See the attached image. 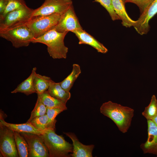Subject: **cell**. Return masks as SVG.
<instances>
[{
    "instance_id": "obj_1",
    "label": "cell",
    "mask_w": 157,
    "mask_h": 157,
    "mask_svg": "<svg viewBox=\"0 0 157 157\" xmlns=\"http://www.w3.org/2000/svg\"><path fill=\"white\" fill-rule=\"evenodd\" d=\"M100 111L104 115L111 119L121 132L123 133L127 132L134 116L133 109L109 101L102 104Z\"/></svg>"
},
{
    "instance_id": "obj_2",
    "label": "cell",
    "mask_w": 157,
    "mask_h": 157,
    "mask_svg": "<svg viewBox=\"0 0 157 157\" xmlns=\"http://www.w3.org/2000/svg\"><path fill=\"white\" fill-rule=\"evenodd\" d=\"M67 33L60 32L53 28L42 36L34 38L32 43L46 45L49 56L54 59H65L68 48L65 44L64 40Z\"/></svg>"
},
{
    "instance_id": "obj_3",
    "label": "cell",
    "mask_w": 157,
    "mask_h": 157,
    "mask_svg": "<svg viewBox=\"0 0 157 157\" xmlns=\"http://www.w3.org/2000/svg\"><path fill=\"white\" fill-rule=\"evenodd\" d=\"M55 130L48 129L40 135L46 145L50 157H69L73 144L66 141L62 135L57 134Z\"/></svg>"
},
{
    "instance_id": "obj_4",
    "label": "cell",
    "mask_w": 157,
    "mask_h": 157,
    "mask_svg": "<svg viewBox=\"0 0 157 157\" xmlns=\"http://www.w3.org/2000/svg\"><path fill=\"white\" fill-rule=\"evenodd\" d=\"M0 36L10 42L16 48L28 46L35 38L33 32L25 23L0 31Z\"/></svg>"
},
{
    "instance_id": "obj_5",
    "label": "cell",
    "mask_w": 157,
    "mask_h": 157,
    "mask_svg": "<svg viewBox=\"0 0 157 157\" xmlns=\"http://www.w3.org/2000/svg\"><path fill=\"white\" fill-rule=\"evenodd\" d=\"M61 14L54 13L31 18L25 23L33 32L35 38L42 36L53 29L59 22Z\"/></svg>"
},
{
    "instance_id": "obj_6",
    "label": "cell",
    "mask_w": 157,
    "mask_h": 157,
    "mask_svg": "<svg viewBox=\"0 0 157 157\" xmlns=\"http://www.w3.org/2000/svg\"><path fill=\"white\" fill-rule=\"evenodd\" d=\"M33 10L26 6L9 12L0 19V31L25 24L31 18Z\"/></svg>"
},
{
    "instance_id": "obj_7",
    "label": "cell",
    "mask_w": 157,
    "mask_h": 157,
    "mask_svg": "<svg viewBox=\"0 0 157 157\" xmlns=\"http://www.w3.org/2000/svg\"><path fill=\"white\" fill-rule=\"evenodd\" d=\"M72 5V0H44L40 7L33 10L31 18L54 13L62 15Z\"/></svg>"
},
{
    "instance_id": "obj_8",
    "label": "cell",
    "mask_w": 157,
    "mask_h": 157,
    "mask_svg": "<svg viewBox=\"0 0 157 157\" xmlns=\"http://www.w3.org/2000/svg\"><path fill=\"white\" fill-rule=\"evenodd\" d=\"M0 151L2 157H19L14 131L1 123Z\"/></svg>"
},
{
    "instance_id": "obj_9",
    "label": "cell",
    "mask_w": 157,
    "mask_h": 157,
    "mask_svg": "<svg viewBox=\"0 0 157 157\" xmlns=\"http://www.w3.org/2000/svg\"><path fill=\"white\" fill-rule=\"evenodd\" d=\"M27 142L29 157H50L48 149L40 135L29 133H20Z\"/></svg>"
},
{
    "instance_id": "obj_10",
    "label": "cell",
    "mask_w": 157,
    "mask_h": 157,
    "mask_svg": "<svg viewBox=\"0 0 157 157\" xmlns=\"http://www.w3.org/2000/svg\"><path fill=\"white\" fill-rule=\"evenodd\" d=\"M57 31L65 33L82 29L75 13L73 6H70L62 15L57 24L54 28Z\"/></svg>"
},
{
    "instance_id": "obj_11",
    "label": "cell",
    "mask_w": 157,
    "mask_h": 157,
    "mask_svg": "<svg viewBox=\"0 0 157 157\" xmlns=\"http://www.w3.org/2000/svg\"><path fill=\"white\" fill-rule=\"evenodd\" d=\"M157 13V0H154L141 13L133 26L140 35L147 34L149 31L150 20Z\"/></svg>"
},
{
    "instance_id": "obj_12",
    "label": "cell",
    "mask_w": 157,
    "mask_h": 157,
    "mask_svg": "<svg viewBox=\"0 0 157 157\" xmlns=\"http://www.w3.org/2000/svg\"><path fill=\"white\" fill-rule=\"evenodd\" d=\"M148 138L140 145L144 154H151L157 157V126L151 120H147Z\"/></svg>"
},
{
    "instance_id": "obj_13",
    "label": "cell",
    "mask_w": 157,
    "mask_h": 157,
    "mask_svg": "<svg viewBox=\"0 0 157 157\" xmlns=\"http://www.w3.org/2000/svg\"><path fill=\"white\" fill-rule=\"evenodd\" d=\"M72 140L73 152L70 154L72 157H92V152L94 146L93 144L85 145L79 141L74 133L64 132Z\"/></svg>"
},
{
    "instance_id": "obj_14",
    "label": "cell",
    "mask_w": 157,
    "mask_h": 157,
    "mask_svg": "<svg viewBox=\"0 0 157 157\" xmlns=\"http://www.w3.org/2000/svg\"><path fill=\"white\" fill-rule=\"evenodd\" d=\"M73 33L78 38L79 44L89 45L95 49L98 52L102 53H105L108 52V49L103 44L83 28L76 30Z\"/></svg>"
},
{
    "instance_id": "obj_15",
    "label": "cell",
    "mask_w": 157,
    "mask_h": 157,
    "mask_svg": "<svg viewBox=\"0 0 157 157\" xmlns=\"http://www.w3.org/2000/svg\"><path fill=\"white\" fill-rule=\"evenodd\" d=\"M114 10L118 16L122 20V25L126 27L133 26L136 21L131 18L127 14L122 0H112Z\"/></svg>"
},
{
    "instance_id": "obj_16",
    "label": "cell",
    "mask_w": 157,
    "mask_h": 157,
    "mask_svg": "<svg viewBox=\"0 0 157 157\" xmlns=\"http://www.w3.org/2000/svg\"><path fill=\"white\" fill-rule=\"evenodd\" d=\"M0 123L13 131L20 133H29L40 135L44 131H40L30 123L26 122L21 124H14L8 123L0 115Z\"/></svg>"
},
{
    "instance_id": "obj_17",
    "label": "cell",
    "mask_w": 157,
    "mask_h": 157,
    "mask_svg": "<svg viewBox=\"0 0 157 157\" xmlns=\"http://www.w3.org/2000/svg\"><path fill=\"white\" fill-rule=\"evenodd\" d=\"M36 67H34L29 76L19 84L11 93H15L20 92L26 95H28L35 93H36L33 84L34 77L36 73Z\"/></svg>"
},
{
    "instance_id": "obj_18",
    "label": "cell",
    "mask_w": 157,
    "mask_h": 157,
    "mask_svg": "<svg viewBox=\"0 0 157 157\" xmlns=\"http://www.w3.org/2000/svg\"><path fill=\"white\" fill-rule=\"evenodd\" d=\"M51 96L66 103L70 99L71 95L69 92L67 91L61 86L60 83H56L52 80L47 90Z\"/></svg>"
},
{
    "instance_id": "obj_19",
    "label": "cell",
    "mask_w": 157,
    "mask_h": 157,
    "mask_svg": "<svg viewBox=\"0 0 157 157\" xmlns=\"http://www.w3.org/2000/svg\"><path fill=\"white\" fill-rule=\"evenodd\" d=\"M38 94L39 98L47 108H59L67 110L66 103L51 96L47 91L43 93Z\"/></svg>"
},
{
    "instance_id": "obj_20",
    "label": "cell",
    "mask_w": 157,
    "mask_h": 157,
    "mask_svg": "<svg viewBox=\"0 0 157 157\" xmlns=\"http://www.w3.org/2000/svg\"><path fill=\"white\" fill-rule=\"evenodd\" d=\"M30 123L36 128L42 131L48 129L55 130L56 122L50 120L46 114L34 118Z\"/></svg>"
},
{
    "instance_id": "obj_21",
    "label": "cell",
    "mask_w": 157,
    "mask_h": 157,
    "mask_svg": "<svg viewBox=\"0 0 157 157\" xmlns=\"http://www.w3.org/2000/svg\"><path fill=\"white\" fill-rule=\"evenodd\" d=\"M51 80L49 77L42 75L36 72L34 77L33 84L36 93L40 94L47 91Z\"/></svg>"
},
{
    "instance_id": "obj_22",
    "label": "cell",
    "mask_w": 157,
    "mask_h": 157,
    "mask_svg": "<svg viewBox=\"0 0 157 157\" xmlns=\"http://www.w3.org/2000/svg\"><path fill=\"white\" fill-rule=\"evenodd\" d=\"M81 73L80 66L74 64L70 74L63 81L60 82L62 87L67 91L69 92L74 83Z\"/></svg>"
},
{
    "instance_id": "obj_23",
    "label": "cell",
    "mask_w": 157,
    "mask_h": 157,
    "mask_svg": "<svg viewBox=\"0 0 157 157\" xmlns=\"http://www.w3.org/2000/svg\"><path fill=\"white\" fill-rule=\"evenodd\" d=\"M14 133L19 157H29V150L27 142L20 133L14 131Z\"/></svg>"
},
{
    "instance_id": "obj_24",
    "label": "cell",
    "mask_w": 157,
    "mask_h": 157,
    "mask_svg": "<svg viewBox=\"0 0 157 157\" xmlns=\"http://www.w3.org/2000/svg\"><path fill=\"white\" fill-rule=\"evenodd\" d=\"M157 114V100L154 95L151 97L149 105L145 107L142 115L147 120H151Z\"/></svg>"
},
{
    "instance_id": "obj_25",
    "label": "cell",
    "mask_w": 157,
    "mask_h": 157,
    "mask_svg": "<svg viewBox=\"0 0 157 157\" xmlns=\"http://www.w3.org/2000/svg\"><path fill=\"white\" fill-rule=\"evenodd\" d=\"M47 108L38 98L35 107L32 111L30 117L26 122H30L34 118L46 114Z\"/></svg>"
},
{
    "instance_id": "obj_26",
    "label": "cell",
    "mask_w": 157,
    "mask_h": 157,
    "mask_svg": "<svg viewBox=\"0 0 157 157\" xmlns=\"http://www.w3.org/2000/svg\"><path fill=\"white\" fill-rule=\"evenodd\" d=\"M7 5L3 14L0 16V19L3 17L10 12L27 6L24 0H6Z\"/></svg>"
},
{
    "instance_id": "obj_27",
    "label": "cell",
    "mask_w": 157,
    "mask_h": 157,
    "mask_svg": "<svg viewBox=\"0 0 157 157\" xmlns=\"http://www.w3.org/2000/svg\"><path fill=\"white\" fill-rule=\"evenodd\" d=\"M94 2L99 3L104 7L108 13L113 20L120 19L114 10L112 0H94Z\"/></svg>"
},
{
    "instance_id": "obj_28",
    "label": "cell",
    "mask_w": 157,
    "mask_h": 157,
    "mask_svg": "<svg viewBox=\"0 0 157 157\" xmlns=\"http://www.w3.org/2000/svg\"><path fill=\"white\" fill-rule=\"evenodd\" d=\"M154 0H126L125 3H134L139 7L141 14L145 10Z\"/></svg>"
},
{
    "instance_id": "obj_29",
    "label": "cell",
    "mask_w": 157,
    "mask_h": 157,
    "mask_svg": "<svg viewBox=\"0 0 157 157\" xmlns=\"http://www.w3.org/2000/svg\"><path fill=\"white\" fill-rule=\"evenodd\" d=\"M64 110L59 108H47L46 114L49 119L51 121L56 122V117Z\"/></svg>"
},
{
    "instance_id": "obj_30",
    "label": "cell",
    "mask_w": 157,
    "mask_h": 157,
    "mask_svg": "<svg viewBox=\"0 0 157 157\" xmlns=\"http://www.w3.org/2000/svg\"><path fill=\"white\" fill-rule=\"evenodd\" d=\"M6 0H0V16L3 13L7 5Z\"/></svg>"
},
{
    "instance_id": "obj_31",
    "label": "cell",
    "mask_w": 157,
    "mask_h": 157,
    "mask_svg": "<svg viewBox=\"0 0 157 157\" xmlns=\"http://www.w3.org/2000/svg\"><path fill=\"white\" fill-rule=\"evenodd\" d=\"M157 126V114L151 120Z\"/></svg>"
},
{
    "instance_id": "obj_32",
    "label": "cell",
    "mask_w": 157,
    "mask_h": 157,
    "mask_svg": "<svg viewBox=\"0 0 157 157\" xmlns=\"http://www.w3.org/2000/svg\"><path fill=\"white\" fill-rule=\"evenodd\" d=\"M124 3H125V1L126 0H122Z\"/></svg>"
}]
</instances>
